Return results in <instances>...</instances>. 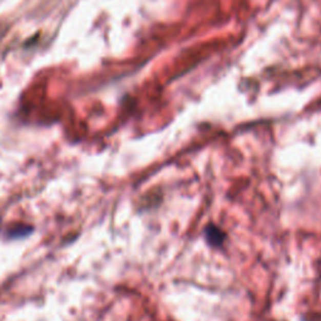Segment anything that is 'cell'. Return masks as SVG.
<instances>
[{
    "label": "cell",
    "mask_w": 321,
    "mask_h": 321,
    "mask_svg": "<svg viewBox=\"0 0 321 321\" xmlns=\"http://www.w3.org/2000/svg\"><path fill=\"white\" fill-rule=\"evenodd\" d=\"M205 236H206L208 244L215 247L221 246L226 240V233L215 225H208L206 230H205Z\"/></svg>",
    "instance_id": "obj_1"
}]
</instances>
